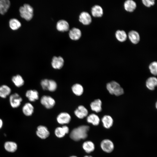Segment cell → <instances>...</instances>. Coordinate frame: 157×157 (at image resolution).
<instances>
[{
	"label": "cell",
	"instance_id": "cell-10",
	"mask_svg": "<svg viewBox=\"0 0 157 157\" xmlns=\"http://www.w3.org/2000/svg\"><path fill=\"white\" fill-rule=\"evenodd\" d=\"M79 20L83 24L88 25L91 23L92 19L89 13L86 11H83L79 15Z\"/></svg>",
	"mask_w": 157,
	"mask_h": 157
},
{
	"label": "cell",
	"instance_id": "cell-25",
	"mask_svg": "<svg viewBox=\"0 0 157 157\" xmlns=\"http://www.w3.org/2000/svg\"><path fill=\"white\" fill-rule=\"evenodd\" d=\"M100 121L99 117L94 113L90 114L87 118V122L94 126L98 125L100 123Z\"/></svg>",
	"mask_w": 157,
	"mask_h": 157
},
{
	"label": "cell",
	"instance_id": "cell-2",
	"mask_svg": "<svg viewBox=\"0 0 157 157\" xmlns=\"http://www.w3.org/2000/svg\"><path fill=\"white\" fill-rule=\"evenodd\" d=\"M106 88L111 94L118 96L124 93V90L120 84L115 81H112L108 83L106 85Z\"/></svg>",
	"mask_w": 157,
	"mask_h": 157
},
{
	"label": "cell",
	"instance_id": "cell-28",
	"mask_svg": "<svg viewBox=\"0 0 157 157\" xmlns=\"http://www.w3.org/2000/svg\"><path fill=\"white\" fill-rule=\"evenodd\" d=\"M72 90L73 93L78 96L81 95L84 91L83 86L79 83H76L73 85L72 87Z\"/></svg>",
	"mask_w": 157,
	"mask_h": 157
},
{
	"label": "cell",
	"instance_id": "cell-20",
	"mask_svg": "<svg viewBox=\"0 0 157 157\" xmlns=\"http://www.w3.org/2000/svg\"><path fill=\"white\" fill-rule=\"evenodd\" d=\"M91 13L93 17H99L102 16L103 14V10L100 6L96 5L92 8Z\"/></svg>",
	"mask_w": 157,
	"mask_h": 157
},
{
	"label": "cell",
	"instance_id": "cell-35",
	"mask_svg": "<svg viewBox=\"0 0 157 157\" xmlns=\"http://www.w3.org/2000/svg\"><path fill=\"white\" fill-rule=\"evenodd\" d=\"M49 83V79H44L41 80L40 82L41 85L44 90H47Z\"/></svg>",
	"mask_w": 157,
	"mask_h": 157
},
{
	"label": "cell",
	"instance_id": "cell-5",
	"mask_svg": "<svg viewBox=\"0 0 157 157\" xmlns=\"http://www.w3.org/2000/svg\"><path fill=\"white\" fill-rule=\"evenodd\" d=\"M100 147L104 151L109 153L113 151L114 148V145L111 140L108 139H105L101 142Z\"/></svg>",
	"mask_w": 157,
	"mask_h": 157
},
{
	"label": "cell",
	"instance_id": "cell-18",
	"mask_svg": "<svg viewBox=\"0 0 157 157\" xmlns=\"http://www.w3.org/2000/svg\"><path fill=\"white\" fill-rule=\"evenodd\" d=\"M102 103L101 100L99 99L95 100L90 104L91 109L96 113L101 112L102 110Z\"/></svg>",
	"mask_w": 157,
	"mask_h": 157
},
{
	"label": "cell",
	"instance_id": "cell-40",
	"mask_svg": "<svg viewBox=\"0 0 157 157\" xmlns=\"http://www.w3.org/2000/svg\"><path fill=\"white\" fill-rule=\"evenodd\" d=\"M157 102H156V108H157Z\"/></svg>",
	"mask_w": 157,
	"mask_h": 157
},
{
	"label": "cell",
	"instance_id": "cell-39",
	"mask_svg": "<svg viewBox=\"0 0 157 157\" xmlns=\"http://www.w3.org/2000/svg\"><path fill=\"white\" fill-rule=\"evenodd\" d=\"M70 157H77L76 156H70Z\"/></svg>",
	"mask_w": 157,
	"mask_h": 157
},
{
	"label": "cell",
	"instance_id": "cell-4",
	"mask_svg": "<svg viewBox=\"0 0 157 157\" xmlns=\"http://www.w3.org/2000/svg\"><path fill=\"white\" fill-rule=\"evenodd\" d=\"M22 98L17 93L10 94L9 97V101L11 106L15 108L19 107L22 101Z\"/></svg>",
	"mask_w": 157,
	"mask_h": 157
},
{
	"label": "cell",
	"instance_id": "cell-9",
	"mask_svg": "<svg viewBox=\"0 0 157 157\" xmlns=\"http://www.w3.org/2000/svg\"><path fill=\"white\" fill-rule=\"evenodd\" d=\"M36 133L37 135L42 139L46 138L50 134L47 128L43 125H40L38 127Z\"/></svg>",
	"mask_w": 157,
	"mask_h": 157
},
{
	"label": "cell",
	"instance_id": "cell-24",
	"mask_svg": "<svg viewBox=\"0 0 157 157\" xmlns=\"http://www.w3.org/2000/svg\"><path fill=\"white\" fill-rule=\"evenodd\" d=\"M10 3L8 0H0V13L4 15L8 11Z\"/></svg>",
	"mask_w": 157,
	"mask_h": 157
},
{
	"label": "cell",
	"instance_id": "cell-21",
	"mask_svg": "<svg viewBox=\"0 0 157 157\" xmlns=\"http://www.w3.org/2000/svg\"><path fill=\"white\" fill-rule=\"evenodd\" d=\"M128 36L130 41L133 44H137L140 41L139 34L136 31L133 30L130 31L128 33Z\"/></svg>",
	"mask_w": 157,
	"mask_h": 157
},
{
	"label": "cell",
	"instance_id": "cell-26",
	"mask_svg": "<svg viewBox=\"0 0 157 157\" xmlns=\"http://www.w3.org/2000/svg\"><path fill=\"white\" fill-rule=\"evenodd\" d=\"M82 147L83 149L87 153H91L95 149L94 144L90 141L85 142L83 144Z\"/></svg>",
	"mask_w": 157,
	"mask_h": 157
},
{
	"label": "cell",
	"instance_id": "cell-36",
	"mask_svg": "<svg viewBox=\"0 0 157 157\" xmlns=\"http://www.w3.org/2000/svg\"><path fill=\"white\" fill-rule=\"evenodd\" d=\"M62 127L64 129L66 134L68 133H69V127L66 125L63 126H62Z\"/></svg>",
	"mask_w": 157,
	"mask_h": 157
},
{
	"label": "cell",
	"instance_id": "cell-3",
	"mask_svg": "<svg viewBox=\"0 0 157 157\" xmlns=\"http://www.w3.org/2000/svg\"><path fill=\"white\" fill-rule=\"evenodd\" d=\"M19 12L21 17L27 21L30 20L33 16V9L28 4H25L20 7Z\"/></svg>",
	"mask_w": 157,
	"mask_h": 157
},
{
	"label": "cell",
	"instance_id": "cell-22",
	"mask_svg": "<svg viewBox=\"0 0 157 157\" xmlns=\"http://www.w3.org/2000/svg\"><path fill=\"white\" fill-rule=\"evenodd\" d=\"M137 6L135 2L132 0H127L124 3L125 10L127 12H132L136 9Z\"/></svg>",
	"mask_w": 157,
	"mask_h": 157
},
{
	"label": "cell",
	"instance_id": "cell-30",
	"mask_svg": "<svg viewBox=\"0 0 157 157\" xmlns=\"http://www.w3.org/2000/svg\"><path fill=\"white\" fill-rule=\"evenodd\" d=\"M9 25L11 29L13 30H16L20 27L21 24L18 19L15 18H13L10 20Z\"/></svg>",
	"mask_w": 157,
	"mask_h": 157
},
{
	"label": "cell",
	"instance_id": "cell-31",
	"mask_svg": "<svg viewBox=\"0 0 157 157\" xmlns=\"http://www.w3.org/2000/svg\"><path fill=\"white\" fill-rule=\"evenodd\" d=\"M55 134L56 135L58 138H63L66 134L62 127L56 128L55 130Z\"/></svg>",
	"mask_w": 157,
	"mask_h": 157
},
{
	"label": "cell",
	"instance_id": "cell-29",
	"mask_svg": "<svg viewBox=\"0 0 157 157\" xmlns=\"http://www.w3.org/2000/svg\"><path fill=\"white\" fill-rule=\"evenodd\" d=\"M115 37L117 40L121 42L125 41L127 38L126 32L123 30H118L115 33Z\"/></svg>",
	"mask_w": 157,
	"mask_h": 157
},
{
	"label": "cell",
	"instance_id": "cell-11",
	"mask_svg": "<svg viewBox=\"0 0 157 157\" xmlns=\"http://www.w3.org/2000/svg\"><path fill=\"white\" fill-rule=\"evenodd\" d=\"M74 113L78 118L82 119L88 115V111L84 106L80 105L75 110Z\"/></svg>",
	"mask_w": 157,
	"mask_h": 157
},
{
	"label": "cell",
	"instance_id": "cell-17",
	"mask_svg": "<svg viewBox=\"0 0 157 157\" xmlns=\"http://www.w3.org/2000/svg\"><path fill=\"white\" fill-rule=\"evenodd\" d=\"M147 88L151 90H154L157 85V79L155 76L150 77L146 81L145 83Z\"/></svg>",
	"mask_w": 157,
	"mask_h": 157
},
{
	"label": "cell",
	"instance_id": "cell-23",
	"mask_svg": "<svg viewBox=\"0 0 157 157\" xmlns=\"http://www.w3.org/2000/svg\"><path fill=\"white\" fill-rule=\"evenodd\" d=\"M11 80L14 85L17 87L19 88L24 85V81L22 77L19 74L13 76Z\"/></svg>",
	"mask_w": 157,
	"mask_h": 157
},
{
	"label": "cell",
	"instance_id": "cell-8",
	"mask_svg": "<svg viewBox=\"0 0 157 157\" xmlns=\"http://www.w3.org/2000/svg\"><path fill=\"white\" fill-rule=\"evenodd\" d=\"M71 117L70 115L66 112H62L57 116V120L58 123L64 124L69 123L71 121Z\"/></svg>",
	"mask_w": 157,
	"mask_h": 157
},
{
	"label": "cell",
	"instance_id": "cell-15",
	"mask_svg": "<svg viewBox=\"0 0 157 157\" xmlns=\"http://www.w3.org/2000/svg\"><path fill=\"white\" fill-rule=\"evenodd\" d=\"M69 36L70 38L73 40L79 39L81 36V32L78 28L73 27L69 31Z\"/></svg>",
	"mask_w": 157,
	"mask_h": 157
},
{
	"label": "cell",
	"instance_id": "cell-27",
	"mask_svg": "<svg viewBox=\"0 0 157 157\" xmlns=\"http://www.w3.org/2000/svg\"><path fill=\"white\" fill-rule=\"evenodd\" d=\"M4 147L7 151L10 152H15L17 149V144L13 142L8 141L4 144Z\"/></svg>",
	"mask_w": 157,
	"mask_h": 157
},
{
	"label": "cell",
	"instance_id": "cell-37",
	"mask_svg": "<svg viewBox=\"0 0 157 157\" xmlns=\"http://www.w3.org/2000/svg\"><path fill=\"white\" fill-rule=\"evenodd\" d=\"M3 121L1 119H0V129H1L2 127L3 126Z\"/></svg>",
	"mask_w": 157,
	"mask_h": 157
},
{
	"label": "cell",
	"instance_id": "cell-14",
	"mask_svg": "<svg viewBox=\"0 0 157 157\" xmlns=\"http://www.w3.org/2000/svg\"><path fill=\"white\" fill-rule=\"evenodd\" d=\"M22 112L24 115L27 116H31L34 111V107L30 102H27L24 104L22 108Z\"/></svg>",
	"mask_w": 157,
	"mask_h": 157
},
{
	"label": "cell",
	"instance_id": "cell-13",
	"mask_svg": "<svg viewBox=\"0 0 157 157\" xmlns=\"http://www.w3.org/2000/svg\"><path fill=\"white\" fill-rule=\"evenodd\" d=\"M69 28L68 22L64 19H60L57 22L56 28L57 30L60 31L64 32L68 31Z\"/></svg>",
	"mask_w": 157,
	"mask_h": 157
},
{
	"label": "cell",
	"instance_id": "cell-33",
	"mask_svg": "<svg viewBox=\"0 0 157 157\" xmlns=\"http://www.w3.org/2000/svg\"><path fill=\"white\" fill-rule=\"evenodd\" d=\"M57 88V84L53 80H49V83L47 90L50 92H53L56 90Z\"/></svg>",
	"mask_w": 157,
	"mask_h": 157
},
{
	"label": "cell",
	"instance_id": "cell-6",
	"mask_svg": "<svg viewBox=\"0 0 157 157\" xmlns=\"http://www.w3.org/2000/svg\"><path fill=\"white\" fill-rule=\"evenodd\" d=\"M41 104L47 109L52 108L55 104V100L51 97L47 95H43L41 98Z\"/></svg>",
	"mask_w": 157,
	"mask_h": 157
},
{
	"label": "cell",
	"instance_id": "cell-12",
	"mask_svg": "<svg viewBox=\"0 0 157 157\" xmlns=\"http://www.w3.org/2000/svg\"><path fill=\"white\" fill-rule=\"evenodd\" d=\"M25 96L28 100L33 102L38 100L39 98L38 92L35 90H29L26 91Z\"/></svg>",
	"mask_w": 157,
	"mask_h": 157
},
{
	"label": "cell",
	"instance_id": "cell-16",
	"mask_svg": "<svg viewBox=\"0 0 157 157\" xmlns=\"http://www.w3.org/2000/svg\"><path fill=\"white\" fill-rule=\"evenodd\" d=\"M101 122L104 127L106 129L110 128L113 125V120L110 115H106L101 119Z\"/></svg>",
	"mask_w": 157,
	"mask_h": 157
},
{
	"label": "cell",
	"instance_id": "cell-38",
	"mask_svg": "<svg viewBox=\"0 0 157 157\" xmlns=\"http://www.w3.org/2000/svg\"><path fill=\"white\" fill-rule=\"evenodd\" d=\"M84 157H92L91 156H84Z\"/></svg>",
	"mask_w": 157,
	"mask_h": 157
},
{
	"label": "cell",
	"instance_id": "cell-34",
	"mask_svg": "<svg viewBox=\"0 0 157 157\" xmlns=\"http://www.w3.org/2000/svg\"><path fill=\"white\" fill-rule=\"evenodd\" d=\"M142 2L145 6L148 7L153 6L155 3L154 0H142Z\"/></svg>",
	"mask_w": 157,
	"mask_h": 157
},
{
	"label": "cell",
	"instance_id": "cell-7",
	"mask_svg": "<svg viewBox=\"0 0 157 157\" xmlns=\"http://www.w3.org/2000/svg\"><path fill=\"white\" fill-rule=\"evenodd\" d=\"M64 63V60L61 56H54L52 58L51 65L54 69H60L63 66Z\"/></svg>",
	"mask_w": 157,
	"mask_h": 157
},
{
	"label": "cell",
	"instance_id": "cell-1",
	"mask_svg": "<svg viewBox=\"0 0 157 157\" xmlns=\"http://www.w3.org/2000/svg\"><path fill=\"white\" fill-rule=\"evenodd\" d=\"M89 129V127L87 125L80 126L72 131L70 134V137L75 141L85 139L88 136V133Z\"/></svg>",
	"mask_w": 157,
	"mask_h": 157
},
{
	"label": "cell",
	"instance_id": "cell-19",
	"mask_svg": "<svg viewBox=\"0 0 157 157\" xmlns=\"http://www.w3.org/2000/svg\"><path fill=\"white\" fill-rule=\"evenodd\" d=\"M11 92V89L8 86L3 85L0 86V97L1 98H6L10 94Z\"/></svg>",
	"mask_w": 157,
	"mask_h": 157
},
{
	"label": "cell",
	"instance_id": "cell-32",
	"mask_svg": "<svg viewBox=\"0 0 157 157\" xmlns=\"http://www.w3.org/2000/svg\"><path fill=\"white\" fill-rule=\"evenodd\" d=\"M149 68L151 73L154 76L157 74V63L156 61L151 62L149 66Z\"/></svg>",
	"mask_w": 157,
	"mask_h": 157
}]
</instances>
